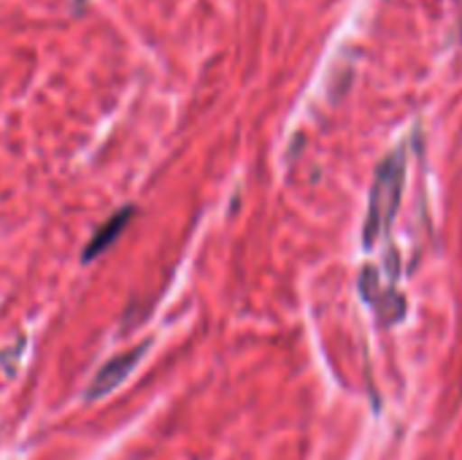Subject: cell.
I'll list each match as a JSON object with an SVG mask.
<instances>
[{
    "label": "cell",
    "mask_w": 462,
    "mask_h": 460,
    "mask_svg": "<svg viewBox=\"0 0 462 460\" xmlns=\"http://www.w3.org/2000/svg\"><path fill=\"white\" fill-rule=\"evenodd\" d=\"M403 168L406 157L403 149L393 152L376 171V182L371 190V206H368V222H365V244L371 247L395 220L401 190H403Z\"/></svg>",
    "instance_id": "1"
},
{
    "label": "cell",
    "mask_w": 462,
    "mask_h": 460,
    "mask_svg": "<svg viewBox=\"0 0 462 460\" xmlns=\"http://www.w3.org/2000/svg\"><path fill=\"white\" fill-rule=\"evenodd\" d=\"M143 352H146V344L135 347L133 352L119 355V358H116V361H111L108 366H103V369H100V374L95 377V382H92V388H89L87 399H100V396L111 393L119 382H125V377L135 369V363L141 361V355H143Z\"/></svg>",
    "instance_id": "2"
},
{
    "label": "cell",
    "mask_w": 462,
    "mask_h": 460,
    "mask_svg": "<svg viewBox=\"0 0 462 460\" xmlns=\"http://www.w3.org/2000/svg\"><path fill=\"white\" fill-rule=\"evenodd\" d=\"M133 214V209H125V211H119L116 217H111L97 233H95V239L89 241V247L84 249V260H92V258H97L108 244H114V239L122 233V228L127 225V217Z\"/></svg>",
    "instance_id": "3"
}]
</instances>
